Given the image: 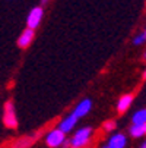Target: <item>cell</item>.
<instances>
[{"instance_id": "cell-4", "label": "cell", "mask_w": 146, "mask_h": 148, "mask_svg": "<svg viewBox=\"0 0 146 148\" xmlns=\"http://www.w3.org/2000/svg\"><path fill=\"white\" fill-rule=\"evenodd\" d=\"M45 142H47L48 147L56 148V147H58V145H61V144L65 142V134L61 132V131H58V129H54V131H51L47 135Z\"/></svg>"}, {"instance_id": "cell-2", "label": "cell", "mask_w": 146, "mask_h": 148, "mask_svg": "<svg viewBox=\"0 0 146 148\" xmlns=\"http://www.w3.org/2000/svg\"><path fill=\"white\" fill-rule=\"evenodd\" d=\"M3 122L7 128H16L18 122H16V114H15V107L12 101H6L5 104V114H3Z\"/></svg>"}, {"instance_id": "cell-8", "label": "cell", "mask_w": 146, "mask_h": 148, "mask_svg": "<svg viewBox=\"0 0 146 148\" xmlns=\"http://www.w3.org/2000/svg\"><path fill=\"white\" fill-rule=\"evenodd\" d=\"M126 142H127L126 136L121 135V134H117V135L110 138L107 147H110V148H124V147H126Z\"/></svg>"}, {"instance_id": "cell-20", "label": "cell", "mask_w": 146, "mask_h": 148, "mask_svg": "<svg viewBox=\"0 0 146 148\" xmlns=\"http://www.w3.org/2000/svg\"><path fill=\"white\" fill-rule=\"evenodd\" d=\"M145 59H146V53H145Z\"/></svg>"}, {"instance_id": "cell-11", "label": "cell", "mask_w": 146, "mask_h": 148, "mask_svg": "<svg viewBox=\"0 0 146 148\" xmlns=\"http://www.w3.org/2000/svg\"><path fill=\"white\" fill-rule=\"evenodd\" d=\"M130 134H132V136H134V138H140V136L145 134V129H143V126H136V125H133L132 129H130Z\"/></svg>"}, {"instance_id": "cell-10", "label": "cell", "mask_w": 146, "mask_h": 148, "mask_svg": "<svg viewBox=\"0 0 146 148\" xmlns=\"http://www.w3.org/2000/svg\"><path fill=\"white\" fill-rule=\"evenodd\" d=\"M133 125L136 126H145L146 125V110H139L133 116Z\"/></svg>"}, {"instance_id": "cell-17", "label": "cell", "mask_w": 146, "mask_h": 148, "mask_svg": "<svg viewBox=\"0 0 146 148\" xmlns=\"http://www.w3.org/2000/svg\"><path fill=\"white\" fill-rule=\"evenodd\" d=\"M143 129H145V134H146V125H145V126H143Z\"/></svg>"}, {"instance_id": "cell-9", "label": "cell", "mask_w": 146, "mask_h": 148, "mask_svg": "<svg viewBox=\"0 0 146 148\" xmlns=\"http://www.w3.org/2000/svg\"><path fill=\"white\" fill-rule=\"evenodd\" d=\"M132 101H133V95H132V94L123 95V97L118 100V103H117V110H118L120 113H124V112H126V110L130 107Z\"/></svg>"}, {"instance_id": "cell-3", "label": "cell", "mask_w": 146, "mask_h": 148, "mask_svg": "<svg viewBox=\"0 0 146 148\" xmlns=\"http://www.w3.org/2000/svg\"><path fill=\"white\" fill-rule=\"evenodd\" d=\"M43 9L41 8H34L31 12H29V15H28V19H26V24H28V28L29 29H35L38 25H39V22H41V19H43Z\"/></svg>"}, {"instance_id": "cell-18", "label": "cell", "mask_w": 146, "mask_h": 148, "mask_svg": "<svg viewBox=\"0 0 146 148\" xmlns=\"http://www.w3.org/2000/svg\"><path fill=\"white\" fill-rule=\"evenodd\" d=\"M44 2H47V0H43V3H44Z\"/></svg>"}, {"instance_id": "cell-13", "label": "cell", "mask_w": 146, "mask_h": 148, "mask_svg": "<svg viewBox=\"0 0 146 148\" xmlns=\"http://www.w3.org/2000/svg\"><path fill=\"white\" fill-rule=\"evenodd\" d=\"M104 129L105 131H114L115 129V122L114 120H108L104 123Z\"/></svg>"}, {"instance_id": "cell-5", "label": "cell", "mask_w": 146, "mask_h": 148, "mask_svg": "<svg viewBox=\"0 0 146 148\" xmlns=\"http://www.w3.org/2000/svg\"><path fill=\"white\" fill-rule=\"evenodd\" d=\"M91 109H92V101H91L89 98H85V100H82V101L76 106V109L73 110V114L79 119V117L86 116Z\"/></svg>"}, {"instance_id": "cell-1", "label": "cell", "mask_w": 146, "mask_h": 148, "mask_svg": "<svg viewBox=\"0 0 146 148\" xmlns=\"http://www.w3.org/2000/svg\"><path fill=\"white\" fill-rule=\"evenodd\" d=\"M91 134H92V129H91V128H82V129H79V131L75 134L73 139L70 141L72 148H82L83 145H86L88 141H89Z\"/></svg>"}, {"instance_id": "cell-15", "label": "cell", "mask_w": 146, "mask_h": 148, "mask_svg": "<svg viewBox=\"0 0 146 148\" xmlns=\"http://www.w3.org/2000/svg\"><path fill=\"white\" fill-rule=\"evenodd\" d=\"M142 148H146V141L143 142V145H142Z\"/></svg>"}, {"instance_id": "cell-14", "label": "cell", "mask_w": 146, "mask_h": 148, "mask_svg": "<svg viewBox=\"0 0 146 148\" xmlns=\"http://www.w3.org/2000/svg\"><path fill=\"white\" fill-rule=\"evenodd\" d=\"M145 40H146L145 34H140V35H137V37L134 38V41H133V43H134L136 46H140V44H143V43H145Z\"/></svg>"}, {"instance_id": "cell-12", "label": "cell", "mask_w": 146, "mask_h": 148, "mask_svg": "<svg viewBox=\"0 0 146 148\" xmlns=\"http://www.w3.org/2000/svg\"><path fill=\"white\" fill-rule=\"evenodd\" d=\"M31 141H32V139H29V138H24V139H19V141L16 142V145H15L13 148H28V147H29V144H31Z\"/></svg>"}, {"instance_id": "cell-7", "label": "cell", "mask_w": 146, "mask_h": 148, "mask_svg": "<svg viewBox=\"0 0 146 148\" xmlns=\"http://www.w3.org/2000/svg\"><path fill=\"white\" fill-rule=\"evenodd\" d=\"M32 38H34V29L26 28V29H25L22 34H20V37H19V40H18V44H19V47H22V49L28 47V46L31 44Z\"/></svg>"}, {"instance_id": "cell-19", "label": "cell", "mask_w": 146, "mask_h": 148, "mask_svg": "<svg viewBox=\"0 0 146 148\" xmlns=\"http://www.w3.org/2000/svg\"><path fill=\"white\" fill-rule=\"evenodd\" d=\"M104 148H110V147H104Z\"/></svg>"}, {"instance_id": "cell-16", "label": "cell", "mask_w": 146, "mask_h": 148, "mask_svg": "<svg viewBox=\"0 0 146 148\" xmlns=\"http://www.w3.org/2000/svg\"><path fill=\"white\" fill-rule=\"evenodd\" d=\"M143 79H146V71H145V73H143Z\"/></svg>"}, {"instance_id": "cell-6", "label": "cell", "mask_w": 146, "mask_h": 148, "mask_svg": "<svg viewBox=\"0 0 146 148\" xmlns=\"http://www.w3.org/2000/svg\"><path fill=\"white\" fill-rule=\"evenodd\" d=\"M76 122H77V117L72 113L70 116H67L65 120H61L60 122V125H58V131H61L63 134H66V132H70L73 128H75V125H76Z\"/></svg>"}, {"instance_id": "cell-21", "label": "cell", "mask_w": 146, "mask_h": 148, "mask_svg": "<svg viewBox=\"0 0 146 148\" xmlns=\"http://www.w3.org/2000/svg\"><path fill=\"white\" fill-rule=\"evenodd\" d=\"M145 37H146V31H145Z\"/></svg>"}]
</instances>
